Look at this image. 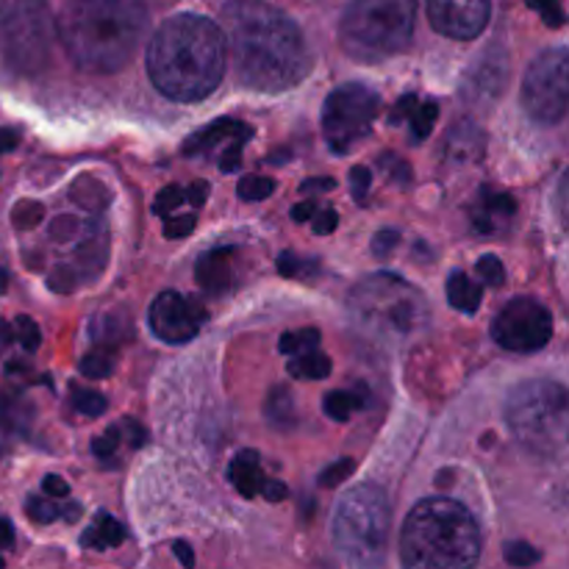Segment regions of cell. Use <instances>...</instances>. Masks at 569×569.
Here are the masks:
<instances>
[{
    "mask_svg": "<svg viewBox=\"0 0 569 569\" xmlns=\"http://www.w3.org/2000/svg\"><path fill=\"white\" fill-rule=\"evenodd\" d=\"M222 37L239 83L256 92H283L311 72V50L298 22L267 0H228Z\"/></svg>",
    "mask_w": 569,
    "mask_h": 569,
    "instance_id": "cell-1",
    "label": "cell"
},
{
    "mask_svg": "<svg viewBox=\"0 0 569 569\" xmlns=\"http://www.w3.org/2000/svg\"><path fill=\"white\" fill-rule=\"evenodd\" d=\"M226 61L222 28L192 11H181L161 22L148 42L150 81L178 103L209 98L226 76Z\"/></svg>",
    "mask_w": 569,
    "mask_h": 569,
    "instance_id": "cell-2",
    "label": "cell"
},
{
    "mask_svg": "<svg viewBox=\"0 0 569 569\" xmlns=\"http://www.w3.org/2000/svg\"><path fill=\"white\" fill-rule=\"evenodd\" d=\"M148 31L142 0H64L56 33L72 64L109 76L133 59Z\"/></svg>",
    "mask_w": 569,
    "mask_h": 569,
    "instance_id": "cell-3",
    "label": "cell"
},
{
    "mask_svg": "<svg viewBox=\"0 0 569 569\" xmlns=\"http://www.w3.org/2000/svg\"><path fill=\"white\" fill-rule=\"evenodd\" d=\"M483 537L476 517L448 498H428L411 509L400 533V559L411 569H461L476 565Z\"/></svg>",
    "mask_w": 569,
    "mask_h": 569,
    "instance_id": "cell-4",
    "label": "cell"
},
{
    "mask_svg": "<svg viewBox=\"0 0 569 569\" xmlns=\"http://www.w3.org/2000/svg\"><path fill=\"white\" fill-rule=\"evenodd\" d=\"M417 26V0H350L339 37L350 59L378 64L409 50Z\"/></svg>",
    "mask_w": 569,
    "mask_h": 569,
    "instance_id": "cell-5",
    "label": "cell"
},
{
    "mask_svg": "<svg viewBox=\"0 0 569 569\" xmlns=\"http://www.w3.org/2000/svg\"><path fill=\"white\" fill-rule=\"evenodd\" d=\"M389 526H392V509L381 487L359 483L348 489L333 517V545H337L339 559L350 567L383 565Z\"/></svg>",
    "mask_w": 569,
    "mask_h": 569,
    "instance_id": "cell-6",
    "label": "cell"
},
{
    "mask_svg": "<svg viewBox=\"0 0 569 569\" xmlns=\"http://www.w3.org/2000/svg\"><path fill=\"white\" fill-rule=\"evenodd\" d=\"M348 309L356 326L389 339L411 337L428 322V306L420 289L392 272H376L356 283Z\"/></svg>",
    "mask_w": 569,
    "mask_h": 569,
    "instance_id": "cell-7",
    "label": "cell"
},
{
    "mask_svg": "<svg viewBox=\"0 0 569 569\" xmlns=\"http://www.w3.org/2000/svg\"><path fill=\"white\" fill-rule=\"evenodd\" d=\"M506 422L522 448L537 456L561 453L567 442V392L561 383L526 381L506 400Z\"/></svg>",
    "mask_w": 569,
    "mask_h": 569,
    "instance_id": "cell-8",
    "label": "cell"
},
{
    "mask_svg": "<svg viewBox=\"0 0 569 569\" xmlns=\"http://www.w3.org/2000/svg\"><path fill=\"white\" fill-rule=\"evenodd\" d=\"M56 17L44 0H3L0 6V59L20 76H37L56 48Z\"/></svg>",
    "mask_w": 569,
    "mask_h": 569,
    "instance_id": "cell-9",
    "label": "cell"
},
{
    "mask_svg": "<svg viewBox=\"0 0 569 569\" xmlns=\"http://www.w3.org/2000/svg\"><path fill=\"white\" fill-rule=\"evenodd\" d=\"M381 98L365 83H345L333 89L322 106V137L337 156L350 153L372 131Z\"/></svg>",
    "mask_w": 569,
    "mask_h": 569,
    "instance_id": "cell-10",
    "label": "cell"
},
{
    "mask_svg": "<svg viewBox=\"0 0 569 569\" xmlns=\"http://www.w3.org/2000/svg\"><path fill=\"white\" fill-rule=\"evenodd\" d=\"M569 103V59L565 48L537 56L522 81V106L545 126L565 120Z\"/></svg>",
    "mask_w": 569,
    "mask_h": 569,
    "instance_id": "cell-11",
    "label": "cell"
},
{
    "mask_svg": "<svg viewBox=\"0 0 569 569\" xmlns=\"http://www.w3.org/2000/svg\"><path fill=\"white\" fill-rule=\"evenodd\" d=\"M492 339L511 353H537L553 339V315L537 298H515L495 315Z\"/></svg>",
    "mask_w": 569,
    "mask_h": 569,
    "instance_id": "cell-12",
    "label": "cell"
},
{
    "mask_svg": "<svg viewBox=\"0 0 569 569\" xmlns=\"http://www.w3.org/2000/svg\"><path fill=\"white\" fill-rule=\"evenodd\" d=\"M150 331L161 339V342L170 345H183L192 342L200 333L203 322L209 320V311L200 300L187 298V295L176 292H161L159 298L150 306Z\"/></svg>",
    "mask_w": 569,
    "mask_h": 569,
    "instance_id": "cell-13",
    "label": "cell"
},
{
    "mask_svg": "<svg viewBox=\"0 0 569 569\" xmlns=\"http://www.w3.org/2000/svg\"><path fill=\"white\" fill-rule=\"evenodd\" d=\"M489 14H492V0H428L431 26L450 39L481 37Z\"/></svg>",
    "mask_w": 569,
    "mask_h": 569,
    "instance_id": "cell-14",
    "label": "cell"
},
{
    "mask_svg": "<svg viewBox=\"0 0 569 569\" xmlns=\"http://www.w3.org/2000/svg\"><path fill=\"white\" fill-rule=\"evenodd\" d=\"M244 139L248 142L250 137H253V131H250L244 122L239 120H231V117H220V120L209 122V126L203 128V131L192 133V137L183 142V153L187 156H194V153H203V150L209 148H217V144L222 142V139Z\"/></svg>",
    "mask_w": 569,
    "mask_h": 569,
    "instance_id": "cell-15",
    "label": "cell"
},
{
    "mask_svg": "<svg viewBox=\"0 0 569 569\" xmlns=\"http://www.w3.org/2000/svg\"><path fill=\"white\" fill-rule=\"evenodd\" d=\"M231 259L233 248H214L200 256L198 283L211 295H220L231 287Z\"/></svg>",
    "mask_w": 569,
    "mask_h": 569,
    "instance_id": "cell-16",
    "label": "cell"
},
{
    "mask_svg": "<svg viewBox=\"0 0 569 569\" xmlns=\"http://www.w3.org/2000/svg\"><path fill=\"white\" fill-rule=\"evenodd\" d=\"M228 478H231V483L242 498H256L267 481L264 472H261V456L256 450L237 453V459L231 461V470H228Z\"/></svg>",
    "mask_w": 569,
    "mask_h": 569,
    "instance_id": "cell-17",
    "label": "cell"
},
{
    "mask_svg": "<svg viewBox=\"0 0 569 569\" xmlns=\"http://www.w3.org/2000/svg\"><path fill=\"white\" fill-rule=\"evenodd\" d=\"M122 539H126V528H122L111 515L100 511V515L94 517L92 526L81 533V548L109 550V548H117Z\"/></svg>",
    "mask_w": 569,
    "mask_h": 569,
    "instance_id": "cell-18",
    "label": "cell"
},
{
    "mask_svg": "<svg viewBox=\"0 0 569 569\" xmlns=\"http://www.w3.org/2000/svg\"><path fill=\"white\" fill-rule=\"evenodd\" d=\"M517 211V203L511 194L506 192H489V189H483L481 192V209L476 211V228L481 233H489L495 231V220H503V217H515Z\"/></svg>",
    "mask_w": 569,
    "mask_h": 569,
    "instance_id": "cell-19",
    "label": "cell"
},
{
    "mask_svg": "<svg viewBox=\"0 0 569 569\" xmlns=\"http://www.w3.org/2000/svg\"><path fill=\"white\" fill-rule=\"evenodd\" d=\"M448 300L453 309L461 311V315H476V311L481 309V300H483L481 283L472 281L467 272H450Z\"/></svg>",
    "mask_w": 569,
    "mask_h": 569,
    "instance_id": "cell-20",
    "label": "cell"
},
{
    "mask_svg": "<svg viewBox=\"0 0 569 569\" xmlns=\"http://www.w3.org/2000/svg\"><path fill=\"white\" fill-rule=\"evenodd\" d=\"M331 359L320 350H303V353H295L289 359L287 370L289 376L298 378V381H322V378L331 376Z\"/></svg>",
    "mask_w": 569,
    "mask_h": 569,
    "instance_id": "cell-21",
    "label": "cell"
},
{
    "mask_svg": "<svg viewBox=\"0 0 569 569\" xmlns=\"http://www.w3.org/2000/svg\"><path fill=\"white\" fill-rule=\"evenodd\" d=\"M506 87V67L500 59L483 56L478 61L476 72L470 76V89H478V94H498Z\"/></svg>",
    "mask_w": 569,
    "mask_h": 569,
    "instance_id": "cell-22",
    "label": "cell"
},
{
    "mask_svg": "<svg viewBox=\"0 0 569 569\" xmlns=\"http://www.w3.org/2000/svg\"><path fill=\"white\" fill-rule=\"evenodd\" d=\"M264 411H267V420H270L272 428H278V431H289V428L295 426V420H298L292 395H289V389L283 387L272 389L270 398H267Z\"/></svg>",
    "mask_w": 569,
    "mask_h": 569,
    "instance_id": "cell-23",
    "label": "cell"
},
{
    "mask_svg": "<svg viewBox=\"0 0 569 569\" xmlns=\"http://www.w3.org/2000/svg\"><path fill=\"white\" fill-rule=\"evenodd\" d=\"M26 511L33 522H39V526H50V522L56 520L72 522L78 515H81L78 503H48V500L42 498H28Z\"/></svg>",
    "mask_w": 569,
    "mask_h": 569,
    "instance_id": "cell-24",
    "label": "cell"
},
{
    "mask_svg": "<svg viewBox=\"0 0 569 569\" xmlns=\"http://www.w3.org/2000/svg\"><path fill=\"white\" fill-rule=\"evenodd\" d=\"M365 406H367L365 395L345 392V389H337V392H331L326 400H322V411H326L333 422H348L350 417H353L359 409H365Z\"/></svg>",
    "mask_w": 569,
    "mask_h": 569,
    "instance_id": "cell-25",
    "label": "cell"
},
{
    "mask_svg": "<svg viewBox=\"0 0 569 569\" xmlns=\"http://www.w3.org/2000/svg\"><path fill=\"white\" fill-rule=\"evenodd\" d=\"M439 117V106L437 100H426V103H417V109L411 111L409 122H411V139L415 142H422L428 139V133L433 131V122Z\"/></svg>",
    "mask_w": 569,
    "mask_h": 569,
    "instance_id": "cell-26",
    "label": "cell"
},
{
    "mask_svg": "<svg viewBox=\"0 0 569 569\" xmlns=\"http://www.w3.org/2000/svg\"><path fill=\"white\" fill-rule=\"evenodd\" d=\"M315 348H320V331H317V328H303V331L283 333L281 342H278V350L287 356L303 353V350H315Z\"/></svg>",
    "mask_w": 569,
    "mask_h": 569,
    "instance_id": "cell-27",
    "label": "cell"
},
{
    "mask_svg": "<svg viewBox=\"0 0 569 569\" xmlns=\"http://www.w3.org/2000/svg\"><path fill=\"white\" fill-rule=\"evenodd\" d=\"M72 409H76L78 415L94 420V417H100L109 409V400L100 392H92V389H76V392H72Z\"/></svg>",
    "mask_w": 569,
    "mask_h": 569,
    "instance_id": "cell-28",
    "label": "cell"
},
{
    "mask_svg": "<svg viewBox=\"0 0 569 569\" xmlns=\"http://www.w3.org/2000/svg\"><path fill=\"white\" fill-rule=\"evenodd\" d=\"M237 192L239 198L248 200V203H256V200H267L272 192H276V181L267 176H248L239 181Z\"/></svg>",
    "mask_w": 569,
    "mask_h": 569,
    "instance_id": "cell-29",
    "label": "cell"
},
{
    "mask_svg": "<svg viewBox=\"0 0 569 569\" xmlns=\"http://www.w3.org/2000/svg\"><path fill=\"white\" fill-rule=\"evenodd\" d=\"M111 372H114V359L106 356L103 350H94V353H87L81 359V376L100 381V378H109Z\"/></svg>",
    "mask_w": 569,
    "mask_h": 569,
    "instance_id": "cell-30",
    "label": "cell"
},
{
    "mask_svg": "<svg viewBox=\"0 0 569 569\" xmlns=\"http://www.w3.org/2000/svg\"><path fill=\"white\" fill-rule=\"evenodd\" d=\"M14 337L17 342L22 345V350H28V353H33V350L42 345V331H39V326L31 320V317H17Z\"/></svg>",
    "mask_w": 569,
    "mask_h": 569,
    "instance_id": "cell-31",
    "label": "cell"
},
{
    "mask_svg": "<svg viewBox=\"0 0 569 569\" xmlns=\"http://www.w3.org/2000/svg\"><path fill=\"white\" fill-rule=\"evenodd\" d=\"M353 472H356V461L353 459L333 461L331 467H326V470L320 472V487H326V489L339 487V483L348 481V478L353 476Z\"/></svg>",
    "mask_w": 569,
    "mask_h": 569,
    "instance_id": "cell-32",
    "label": "cell"
},
{
    "mask_svg": "<svg viewBox=\"0 0 569 569\" xmlns=\"http://www.w3.org/2000/svg\"><path fill=\"white\" fill-rule=\"evenodd\" d=\"M476 270H478V276H481V281H487L489 287H500V283L506 281V267H503V261L498 259V256H481V259H478V264H476Z\"/></svg>",
    "mask_w": 569,
    "mask_h": 569,
    "instance_id": "cell-33",
    "label": "cell"
},
{
    "mask_svg": "<svg viewBox=\"0 0 569 569\" xmlns=\"http://www.w3.org/2000/svg\"><path fill=\"white\" fill-rule=\"evenodd\" d=\"M542 559L537 548H531L528 542H509L506 545V561L511 567H531Z\"/></svg>",
    "mask_w": 569,
    "mask_h": 569,
    "instance_id": "cell-34",
    "label": "cell"
},
{
    "mask_svg": "<svg viewBox=\"0 0 569 569\" xmlns=\"http://www.w3.org/2000/svg\"><path fill=\"white\" fill-rule=\"evenodd\" d=\"M370 187H372L370 167L356 164L353 170H350V189H353L356 203H367V194H370Z\"/></svg>",
    "mask_w": 569,
    "mask_h": 569,
    "instance_id": "cell-35",
    "label": "cell"
},
{
    "mask_svg": "<svg viewBox=\"0 0 569 569\" xmlns=\"http://www.w3.org/2000/svg\"><path fill=\"white\" fill-rule=\"evenodd\" d=\"M183 203V189L181 187H164L153 200V211L159 217H167L170 211H176Z\"/></svg>",
    "mask_w": 569,
    "mask_h": 569,
    "instance_id": "cell-36",
    "label": "cell"
},
{
    "mask_svg": "<svg viewBox=\"0 0 569 569\" xmlns=\"http://www.w3.org/2000/svg\"><path fill=\"white\" fill-rule=\"evenodd\" d=\"M528 6H531V9H537L539 14L545 17V22H548L550 28H559V26H565V9H561V3L559 0H526Z\"/></svg>",
    "mask_w": 569,
    "mask_h": 569,
    "instance_id": "cell-37",
    "label": "cell"
},
{
    "mask_svg": "<svg viewBox=\"0 0 569 569\" xmlns=\"http://www.w3.org/2000/svg\"><path fill=\"white\" fill-rule=\"evenodd\" d=\"M117 448H120V428H109L103 437H94L92 442V453L98 456V459H111Z\"/></svg>",
    "mask_w": 569,
    "mask_h": 569,
    "instance_id": "cell-38",
    "label": "cell"
},
{
    "mask_svg": "<svg viewBox=\"0 0 569 569\" xmlns=\"http://www.w3.org/2000/svg\"><path fill=\"white\" fill-rule=\"evenodd\" d=\"M198 226V217L194 214H181V217H170V220L164 222V237L170 239H183L189 237V231Z\"/></svg>",
    "mask_w": 569,
    "mask_h": 569,
    "instance_id": "cell-39",
    "label": "cell"
},
{
    "mask_svg": "<svg viewBox=\"0 0 569 569\" xmlns=\"http://www.w3.org/2000/svg\"><path fill=\"white\" fill-rule=\"evenodd\" d=\"M337 226H339V214L333 209L315 211V217H311V228H315L317 237H328V233L337 231Z\"/></svg>",
    "mask_w": 569,
    "mask_h": 569,
    "instance_id": "cell-40",
    "label": "cell"
},
{
    "mask_svg": "<svg viewBox=\"0 0 569 569\" xmlns=\"http://www.w3.org/2000/svg\"><path fill=\"white\" fill-rule=\"evenodd\" d=\"M398 244H400L398 231H378V237L372 239V256H376V259H387Z\"/></svg>",
    "mask_w": 569,
    "mask_h": 569,
    "instance_id": "cell-41",
    "label": "cell"
},
{
    "mask_svg": "<svg viewBox=\"0 0 569 569\" xmlns=\"http://www.w3.org/2000/svg\"><path fill=\"white\" fill-rule=\"evenodd\" d=\"M306 267L309 264H306L303 259H298L295 253H289V250L278 256V272H281L283 278H298L300 272H306Z\"/></svg>",
    "mask_w": 569,
    "mask_h": 569,
    "instance_id": "cell-42",
    "label": "cell"
},
{
    "mask_svg": "<svg viewBox=\"0 0 569 569\" xmlns=\"http://www.w3.org/2000/svg\"><path fill=\"white\" fill-rule=\"evenodd\" d=\"M242 144L244 139H233L231 148L220 156V170L222 172H237L239 164H242Z\"/></svg>",
    "mask_w": 569,
    "mask_h": 569,
    "instance_id": "cell-43",
    "label": "cell"
},
{
    "mask_svg": "<svg viewBox=\"0 0 569 569\" xmlns=\"http://www.w3.org/2000/svg\"><path fill=\"white\" fill-rule=\"evenodd\" d=\"M417 103H420V100H417V94H403V98L398 100V106L389 111V122H392V126L403 122L406 117H411V111L417 109Z\"/></svg>",
    "mask_w": 569,
    "mask_h": 569,
    "instance_id": "cell-44",
    "label": "cell"
},
{
    "mask_svg": "<svg viewBox=\"0 0 569 569\" xmlns=\"http://www.w3.org/2000/svg\"><path fill=\"white\" fill-rule=\"evenodd\" d=\"M17 211H20V214H14V222L20 228L37 226L39 217H42V206H39V203H22Z\"/></svg>",
    "mask_w": 569,
    "mask_h": 569,
    "instance_id": "cell-45",
    "label": "cell"
},
{
    "mask_svg": "<svg viewBox=\"0 0 569 569\" xmlns=\"http://www.w3.org/2000/svg\"><path fill=\"white\" fill-rule=\"evenodd\" d=\"M42 489H44V495H50V498H67V495H70V483H67L61 476L44 478Z\"/></svg>",
    "mask_w": 569,
    "mask_h": 569,
    "instance_id": "cell-46",
    "label": "cell"
},
{
    "mask_svg": "<svg viewBox=\"0 0 569 569\" xmlns=\"http://www.w3.org/2000/svg\"><path fill=\"white\" fill-rule=\"evenodd\" d=\"M337 187L333 178H309V181L300 183V192H311V194H320V192H331Z\"/></svg>",
    "mask_w": 569,
    "mask_h": 569,
    "instance_id": "cell-47",
    "label": "cell"
},
{
    "mask_svg": "<svg viewBox=\"0 0 569 569\" xmlns=\"http://www.w3.org/2000/svg\"><path fill=\"white\" fill-rule=\"evenodd\" d=\"M206 198H209V183L206 181H194L192 187H189V192L183 194V200H189L194 209H198V206H203Z\"/></svg>",
    "mask_w": 569,
    "mask_h": 569,
    "instance_id": "cell-48",
    "label": "cell"
},
{
    "mask_svg": "<svg viewBox=\"0 0 569 569\" xmlns=\"http://www.w3.org/2000/svg\"><path fill=\"white\" fill-rule=\"evenodd\" d=\"M259 495H264V498L270 500V503H281V500L289 495V489L283 487L281 481H264V487H261Z\"/></svg>",
    "mask_w": 569,
    "mask_h": 569,
    "instance_id": "cell-49",
    "label": "cell"
},
{
    "mask_svg": "<svg viewBox=\"0 0 569 569\" xmlns=\"http://www.w3.org/2000/svg\"><path fill=\"white\" fill-rule=\"evenodd\" d=\"M315 211H317L315 200H306V203L295 206V209H292V220L295 222H309L311 217H315Z\"/></svg>",
    "mask_w": 569,
    "mask_h": 569,
    "instance_id": "cell-50",
    "label": "cell"
},
{
    "mask_svg": "<svg viewBox=\"0 0 569 569\" xmlns=\"http://www.w3.org/2000/svg\"><path fill=\"white\" fill-rule=\"evenodd\" d=\"M17 144H20V131H14V128H3V131H0V153L14 150Z\"/></svg>",
    "mask_w": 569,
    "mask_h": 569,
    "instance_id": "cell-51",
    "label": "cell"
},
{
    "mask_svg": "<svg viewBox=\"0 0 569 569\" xmlns=\"http://www.w3.org/2000/svg\"><path fill=\"white\" fill-rule=\"evenodd\" d=\"M172 550H176L178 561H181L183 567H187V569H192V567H194V553H192V548H189V545L183 542V539H178L176 548H172Z\"/></svg>",
    "mask_w": 569,
    "mask_h": 569,
    "instance_id": "cell-52",
    "label": "cell"
},
{
    "mask_svg": "<svg viewBox=\"0 0 569 569\" xmlns=\"http://www.w3.org/2000/svg\"><path fill=\"white\" fill-rule=\"evenodd\" d=\"M14 545V528L9 520H0V550H9Z\"/></svg>",
    "mask_w": 569,
    "mask_h": 569,
    "instance_id": "cell-53",
    "label": "cell"
},
{
    "mask_svg": "<svg viewBox=\"0 0 569 569\" xmlns=\"http://www.w3.org/2000/svg\"><path fill=\"white\" fill-rule=\"evenodd\" d=\"M126 428H128V431H131V442L137 445V448H142L144 439H148V433H144V428H139L137 422H131V420L126 422Z\"/></svg>",
    "mask_w": 569,
    "mask_h": 569,
    "instance_id": "cell-54",
    "label": "cell"
},
{
    "mask_svg": "<svg viewBox=\"0 0 569 569\" xmlns=\"http://www.w3.org/2000/svg\"><path fill=\"white\" fill-rule=\"evenodd\" d=\"M6 289V272H0V292Z\"/></svg>",
    "mask_w": 569,
    "mask_h": 569,
    "instance_id": "cell-55",
    "label": "cell"
},
{
    "mask_svg": "<svg viewBox=\"0 0 569 569\" xmlns=\"http://www.w3.org/2000/svg\"><path fill=\"white\" fill-rule=\"evenodd\" d=\"M0 567H3V559H0Z\"/></svg>",
    "mask_w": 569,
    "mask_h": 569,
    "instance_id": "cell-56",
    "label": "cell"
}]
</instances>
